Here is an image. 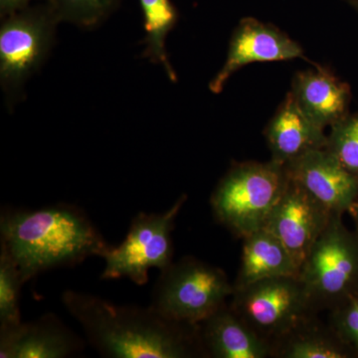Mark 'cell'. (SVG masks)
I'll return each instance as SVG.
<instances>
[{"instance_id":"cell-12","label":"cell","mask_w":358,"mask_h":358,"mask_svg":"<svg viewBox=\"0 0 358 358\" xmlns=\"http://www.w3.org/2000/svg\"><path fill=\"white\" fill-rule=\"evenodd\" d=\"M85 343L54 313L34 322L0 327L1 358H66L83 352Z\"/></svg>"},{"instance_id":"cell-21","label":"cell","mask_w":358,"mask_h":358,"mask_svg":"<svg viewBox=\"0 0 358 358\" xmlns=\"http://www.w3.org/2000/svg\"><path fill=\"white\" fill-rule=\"evenodd\" d=\"M326 148L358 178V112L345 115L331 127Z\"/></svg>"},{"instance_id":"cell-5","label":"cell","mask_w":358,"mask_h":358,"mask_svg":"<svg viewBox=\"0 0 358 358\" xmlns=\"http://www.w3.org/2000/svg\"><path fill=\"white\" fill-rule=\"evenodd\" d=\"M159 272L150 306L179 324L199 326L226 305L234 291L222 268L193 257H185Z\"/></svg>"},{"instance_id":"cell-11","label":"cell","mask_w":358,"mask_h":358,"mask_svg":"<svg viewBox=\"0 0 358 358\" xmlns=\"http://www.w3.org/2000/svg\"><path fill=\"white\" fill-rule=\"evenodd\" d=\"M292 179L331 213L345 214L358 201V178L327 148L310 150L285 166Z\"/></svg>"},{"instance_id":"cell-25","label":"cell","mask_w":358,"mask_h":358,"mask_svg":"<svg viewBox=\"0 0 358 358\" xmlns=\"http://www.w3.org/2000/svg\"><path fill=\"white\" fill-rule=\"evenodd\" d=\"M350 3L352 4L353 8L358 13V0H350Z\"/></svg>"},{"instance_id":"cell-7","label":"cell","mask_w":358,"mask_h":358,"mask_svg":"<svg viewBox=\"0 0 358 358\" xmlns=\"http://www.w3.org/2000/svg\"><path fill=\"white\" fill-rule=\"evenodd\" d=\"M231 298L230 308L271 345L317 313L298 275L254 282Z\"/></svg>"},{"instance_id":"cell-8","label":"cell","mask_w":358,"mask_h":358,"mask_svg":"<svg viewBox=\"0 0 358 358\" xmlns=\"http://www.w3.org/2000/svg\"><path fill=\"white\" fill-rule=\"evenodd\" d=\"M187 196L179 197L171 208L160 213L140 212L131 220L126 239L119 246L110 247L101 279L131 280L138 286L148 282L152 268L164 270L173 262V231L176 217Z\"/></svg>"},{"instance_id":"cell-4","label":"cell","mask_w":358,"mask_h":358,"mask_svg":"<svg viewBox=\"0 0 358 358\" xmlns=\"http://www.w3.org/2000/svg\"><path fill=\"white\" fill-rule=\"evenodd\" d=\"M60 23L47 1L1 18L0 86L8 107L20 100L26 83L48 58Z\"/></svg>"},{"instance_id":"cell-2","label":"cell","mask_w":358,"mask_h":358,"mask_svg":"<svg viewBox=\"0 0 358 358\" xmlns=\"http://www.w3.org/2000/svg\"><path fill=\"white\" fill-rule=\"evenodd\" d=\"M0 239L24 282L53 268L74 267L90 257L103 258L112 247L81 208L62 203L2 211Z\"/></svg>"},{"instance_id":"cell-22","label":"cell","mask_w":358,"mask_h":358,"mask_svg":"<svg viewBox=\"0 0 358 358\" xmlns=\"http://www.w3.org/2000/svg\"><path fill=\"white\" fill-rule=\"evenodd\" d=\"M329 324L358 358V289L329 310Z\"/></svg>"},{"instance_id":"cell-19","label":"cell","mask_w":358,"mask_h":358,"mask_svg":"<svg viewBox=\"0 0 358 358\" xmlns=\"http://www.w3.org/2000/svg\"><path fill=\"white\" fill-rule=\"evenodd\" d=\"M61 23L93 29L102 24L119 6L121 0H46Z\"/></svg>"},{"instance_id":"cell-16","label":"cell","mask_w":358,"mask_h":358,"mask_svg":"<svg viewBox=\"0 0 358 358\" xmlns=\"http://www.w3.org/2000/svg\"><path fill=\"white\" fill-rule=\"evenodd\" d=\"M234 289L272 278L298 275L299 266L282 242L265 228L244 237Z\"/></svg>"},{"instance_id":"cell-10","label":"cell","mask_w":358,"mask_h":358,"mask_svg":"<svg viewBox=\"0 0 358 358\" xmlns=\"http://www.w3.org/2000/svg\"><path fill=\"white\" fill-rule=\"evenodd\" d=\"M296 58H305L300 44L275 26L265 24L254 18H245L233 32L227 58L222 69L209 83V90L213 94L221 93L231 76L250 63Z\"/></svg>"},{"instance_id":"cell-14","label":"cell","mask_w":358,"mask_h":358,"mask_svg":"<svg viewBox=\"0 0 358 358\" xmlns=\"http://www.w3.org/2000/svg\"><path fill=\"white\" fill-rule=\"evenodd\" d=\"M205 357L266 358L273 357L268 341L261 338L237 315L224 305L199 324Z\"/></svg>"},{"instance_id":"cell-15","label":"cell","mask_w":358,"mask_h":358,"mask_svg":"<svg viewBox=\"0 0 358 358\" xmlns=\"http://www.w3.org/2000/svg\"><path fill=\"white\" fill-rule=\"evenodd\" d=\"M291 93L305 114L322 129L331 128L350 114V85L322 68L296 73Z\"/></svg>"},{"instance_id":"cell-18","label":"cell","mask_w":358,"mask_h":358,"mask_svg":"<svg viewBox=\"0 0 358 358\" xmlns=\"http://www.w3.org/2000/svg\"><path fill=\"white\" fill-rule=\"evenodd\" d=\"M145 21L143 56L152 64L159 65L167 77L176 81V75L166 52V37L178 20V14L171 0H140Z\"/></svg>"},{"instance_id":"cell-9","label":"cell","mask_w":358,"mask_h":358,"mask_svg":"<svg viewBox=\"0 0 358 358\" xmlns=\"http://www.w3.org/2000/svg\"><path fill=\"white\" fill-rule=\"evenodd\" d=\"M333 214L288 176L264 228L282 242L300 268Z\"/></svg>"},{"instance_id":"cell-3","label":"cell","mask_w":358,"mask_h":358,"mask_svg":"<svg viewBox=\"0 0 358 358\" xmlns=\"http://www.w3.org/2000/svg\"><path fill=\"white\" fill-rule=\"evenodd\" d=\"M287 180L286 167L272 159L233 164L211 195L216 220L242 238L264 228Z\"/></svg>"},{"instance_id":"cell-1","label":"cell","mask_w":358,"mask_h":358,"mask_svg":"<svg viewBox=\"0 0 358 358\" xmlns=\"http://www.w3.org/2000/svg\"><path fill=\"white\" fill-rule=\"evenodd\" d=\"M68 313L79 322L90 345L106 357H205L199 326L179 324L152 306L117 305L95 294L64 292Z\"/></svg>"},{"instance_id":"cell-13","label":"cell","mask_w":358,"mask_h":358,"mask_svg":"<svg viewBox=\"0 0 358 358\" xmlns=\"http://www.w3.org/2000/svg\"><path fill=\"white\" fill-rule=\"evenodd\" d=\"M272 160L286 166L307 152L326 148L324 129L313 122L294 100L286 96L265 131Z\"/></svg>"},{"instance_id":"cell-6","label":"cell","mask_w":358,"mask_h":358,"mask_svg":"<svg viewBox=\"0 0 358 358\" xmlns=\"http://www.w3.org/2000/svg\"><path fill=\"white\" fill-rule=\"evenodd\" d=\"M343 216L333 214L299 271L317 312L331 310L358 289V238Z\"/></svg>"},{"instance_id":"cell-20","label":"cell","mask_w":358,"mask_h":358,"mask_svg":"<svg viewBox=\"0 0 358 358\" xmlns=\"http://www.w3.org/2000/svg\"><path fill=\"white\" fill-rule=\"evenodd\" d=\"M16 263L6 248L0 246V327L20 324L21 287L24 285Z\"/></svg>"},{"instance_id":"cell-23","label":"cell","mask_w":358,"mask_h":358,"mask_svg":"<svg viewBox=\"0 0 358 358\" xmlns=\"http://www.w3.org/2000/svg\"><path fill=\"white\" fill-rule=\"evenodd\" d=\"M34 1H46V0H0V18L6 17L9 14L31 6Z\"/></svg>"},{"instance_id":"cell-24","label":"cell","mask_w":358,"mask_h":358,"mask_svg":"<svg viewBox=\"0 0 358 358\" xmlns=\"http://www.w3.org/2000/svg\"><path fill=\"white\" fill-rule=\"evenodd\" d=\"M348 213L350 214V217H352L353 226H355L353 231H355L358 238V201L355 202V203L350 207Z\"/></svg>"},{"instance_id":"cell-17","label":"cell","mask_w":358,"mask_h":358,"mask_svg":"<svg viewBox=\"0 0 358 358\" xmlns=\"http://www.w3.org/2000/svg\"><path fill=\"white\" fill-rule=\"evenodd\" d=\"M273 357L355 358L329 324L307 320L273 343Z\"/></svg>"}]
</instances>
